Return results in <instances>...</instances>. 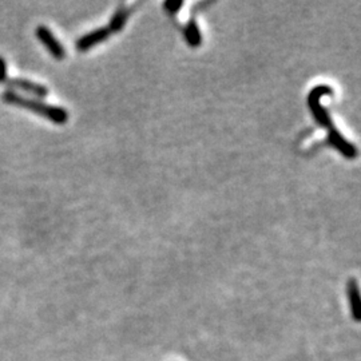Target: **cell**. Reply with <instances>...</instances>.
I'll return each instance as SVG.
<instances>
[{
	"mask_svg": "<svg viewBox=\"0 0 361 361\" xmlns=\"http://www.w3.org/2000/svg\"><path fill=\"white\" fill-rule=\"evenodd\" d=\"M332 94H333V90L328 85L316 86L308 95V106H309L311 112L313 114L317 123H320L321 126L325 127V130L328 133L329 143L345 158L355 159L358 157L356 146L353 143H351V142H348L344 138V136L340 134V132L336 129V126L333 125L329 114L327 113V110L321 106V98L324 95H332Z\"/></svg>",
	"mask_w": 361,
	"mask_h": 361,
	"instance_id": "6da1fadb",
	"label": "cell"
},
{
	"mask_svg": "<svg viewBox=\"0 0 361 361\" xmlns=\"http://www.w3.org/2000/svg\"><path fill=\"white\" fill-rule=\"evenodd\" d=\"M1 99L6 103L15 105L23 107L25 110H30L32 113L38 114L45 116V119L56 123V125H65L68 121V110L59 106L48 105L42 102L41 99H32L28 96H23L21 94L15 92L14 90H6L1 94Z\"/></svg>",
	"mask_w": 361,
	"mask_h": 361,
	"instance_id": "7a4b0ae2",
	"label": "cell"
},
{
	"mask_svg": "<svg viewBox=\"0 0 361 361\" xmlns=\"http://www.w3.org/2000/svg\"><path fill=\"white\" fill-rule=\"evenodd\" d=\"M35 35L56 61H62L66 58V48L55 38V35L47 25H38L35 30Z\"/></svg>",
	"mask_w": 361,
	"mask_h": 361,
	"instance_id": "3957f363",
	"label": "cell"
},
{
	"mask_svg": "<svg viewBox=\"0 0 361 361\" xmlns=\"http://www.w3.org/2000/svg\"><path fill=\"white\" fill-rule=\"evenodd\" d=\"M8 90L12 89H18V90L25 91L30 92L35 96L39 98H45L48 95V89L45 87V85L28 81V79H23V78H8V81L6 82Z\"/></svg>",
	"mask_w": 361,
	"mask_h": 361,
	"instance_id": "277c9868",
	"label": "cell"
},
{
	"mask_svg": "<svg viewBox=\"0 0 361 361\" xmlns=\"http://www.w3.org/2000/svg\"><path fill=\"white\" fill-rule=\"evenodd\" d=\"M110 35H112V31L109 30V27L96 28L89 34L83 35L82 38H79L76 41V48H78V51H87V50H90L91 47L99 45L101 42L106 41Z\"/></svg>",
	"mask_w": 361,
	"mask_h": 361,
	"instance_id": "5b68a950",
	"label": "cell"
},
{
	"mask_svg": "<svg viewBox=\"0 0 361 361\" xmlns=\"http://www.w3.org/2000/svg\"><path fill=\"white\" fill-rule=\"evenodd\" d=\"M183 35H185V39L187 42V45L190 47H198L203 42V37H201V32H200V28L197 25V23L194 19H190L186 27L183 28Z\"/></svg>",
	"mask_w": 361,
	"mask_h": 361,
	"instance_id": "8992f818",
	"label": "cell"
},
{
	"mask_svg": "<svg viewBox=\"0 0 361 361\" xmlns=\"http://www.w3.org/2000/svg\"><path fill=\"white\" fill-rule=\"evenodd\" d=\"M133 8L134 7H132V8H121V10H118L114 14L113 18L110 21V24H109V30L112 31V34H116L118 31H121L125 27V24L127 22V18L130 17Z\"/></svg>",
	"mask_w": 361,
	"mask_h": 361,
	"instance_id": "52a82bcc",
	"label": "cell"
},
{
	"mask_svg": "<svg viewBox=\"0 0 361 361\" xmlns=\"http://www.w3.org/2000/svg\"><path fill=\"white\" fill-rule=\"evenodd\" d=\"M348 297H349V304L351 309L355 315V318H359V312H360V294H359V288L355 280H351L348 282Z\"/></svg>",
	"mask_w": 361,
	"mask_h": 361,
	"instance_id": "ba28073f",
	"label": "cell"
},
{
	"mask_svg": "<svg viewBox=\"0 0 361 361\" xmlns=\"http://www.w3.org/2000/svg\"><path fill=\"white\" fill-rule=\"evenodd\" d=\"M182 6H183V1H173V0H172V1H166V3L163 4L165 10H166L169 14H176Z\"/></svg>",
	"mask_w": 361,
	"mask_h": 361,
	"instance_id": "9c48e42d",
	"label": "cell"
},
{
	"mask_svg": "<svg viewBox=\"0 0 361 361\" xmlns=\"http://www.w3.org/2000/svg\"><path fill=\"white\" fill-rule=\"evenodd\" d=\"M8 81V75H7V63L4 61V58L0 56V83H6Z\"/></svg>",
	"mask_w": 361,
	"mask_h": 361,
	"instance_id": "30bf717a",
	"label": "cell"
}]
</instances>
